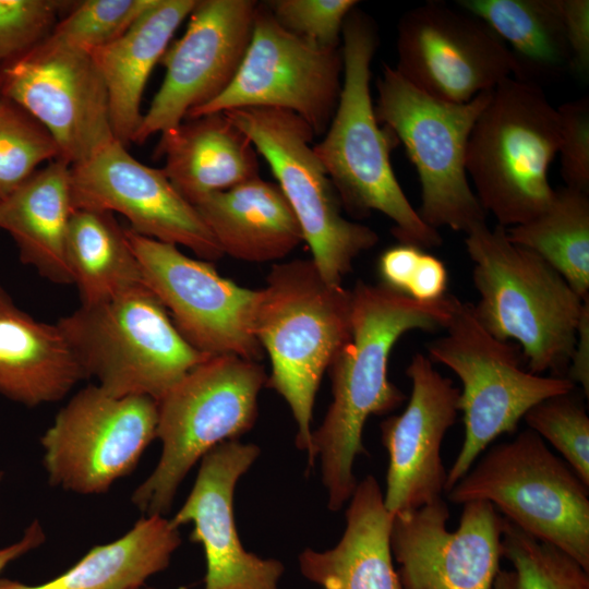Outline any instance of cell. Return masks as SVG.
<instances>
[{
	"mask_svg": "<svg viewBox=\"0 0 589 589\" xmlns=\"http://www.w3.org/2000/svg\"><path fill=\"white\" fill-rule=\"evenodd\" d=\"M196 2L155 0L122 36L91 52L107 88L113 135L124 146L133 142L141 124L148 76Z\"/></svg>",
	"mask_w": 589,
	"mask_h": 589,
	"instance_id": "484cf974",
	"label": "cell"
},
{
	"mask_svg": "<svg viewBox=\"0 0 589 589\" xmlns=\"http://www.w3.org/2000/svg\"><path fill=\"white\" fill-rule=\"evenodd\" d=\"M561 134L557 154L565 187L589 193V98L557 107Z\"/></svg>",
	"mask_w": 589,
	"mask_h": 589,
	"instance_id": "74e56055",
	"label": "cell"
},
{
	"mask_svg": "<svg viewBox=\"0 0 589 589\" xmlns=\"http://www.w3.org/2000/svg\"><path fill=\"white\" fill-rule=\"evenodd\" d=\"M260 452L255 444L238 440L211 449L200 460L185 502L170 519L177 528L193 524L190 540L203 546L206 561L204 589H279L283 563L245 551L235 520L236 485Z\"/></svg>",
	"mask_w": 589,
	"mask_h": 589,
	"instance_id": "ffe728a7",
	"label": "cell"
},
{
	"mask_svg": "<svg viewBox=\"0 0 589 589\" xmlns=\"http://www.w3.org/2000/svg\"><path fill=\"white\" fill-rule=\"evenodd\" d=\"M509 49L513 77L542 86L570 72V51L558 0H458Z\"/></svg>",
	"mask_w": 589,
	"mask_h": 589,
	"instance_id": "f1b7e54d",
	"label": "cell"
},
{
	"mask_svg": "<svg viewBox=\"0 0 589 589\" xmlns=\"http://www.w3.org/2000/svg\"><path fill=\"white\" fill-rule=\"evenodd\" d=\"M254 335L271 359L267 385L288 404L308 454L315 395L351 335V290L326 283L311 259L274 264L259 289Z\"/></svg>",
	"mask_w": 589,
	"mask_h": 589,
	"instance_id": "277c9868",
	"label": "cell"
},
{
	"mask_svg": "<svg viewBox=\"0 0 589 589\" xmlns=\"http://www.w3.org/2000/svg\"><path fill=\"white\" fill-rule=\"evenodd\" d=\"M2 476H3V473H2V472H0V482H1V480H2Z\"/></svg>",
	"mask_w": 589,
	"mask_h": 589,
	"instance_id": "f6af8a7d",
	"label": "cell"
},
{
	"mask_svg": "<svg viewBox=\"0 0 589 589\" xmlns=\"http://www.w3.org/2000/svg\"><path fill=\"white\" fill-rule=\"evenodd\" d=\"M573 392L543 399L530 408L524 419L589 486V417Z\"/></svg>",
	"mask_w": 589,
	"mask_h": 589,
	"instance_id": "e575fe53",
	"label": "cell"
},
{
	"mask_svg": "<svg viewBox=\"0 0 589 589\" xmlns=\"http://www.w3.org/2000/svg\"><path fill=\"white\" fill-rule=\"evenodd\" d=\"M125 233L145 285L195 350L205 356L235 354L254 361L262 358L263 349L253 330L259 290L223 277L211 262L190 257L178 245L130 228Z\"/></svg>",
	"mask_w": 589,
	"mask_h": 589,
	"instance_id": "5bb4252c",
	"label": "cell"
},
{
	"mask_svg": "<svg viewBox=\"0 0 589 589\" xmlns=\"http://www.w3.org/2000/svg\"><path fill=\"white\" fill-rule=\"evenodd\" d=\"M560 134L557 108L542 86L509 76L491 91L469 136L466 170L497 225L525 224L549 205Z\"/></svg>",
	"mask_w": 589,
	"mask_h": 589,
	"instance_id": "5b68a950",
	"label": "cell"
},
{
	"mask_svg": "<svg viewBox=\"0 0 589 589\" xmlns=\"http://www.w3.org/2000/svg\"><path fill=\"white\" fill-rule=\"evenodd\" d=\"M58 326L85 378L116 397L163 398L206 357L178 332L168 311L146 285L110 300L82 305Z\"/></svg>",
	"mask_w": 589,
	"mask_h": 589,
	"instance_id": "52a82bcc",
	"label": "cell"
},
{
	"mask_svg": "<svg viewBox=\"0 0 589 589\" xmlns=\"http://www.w3.org/2000/svg\"><path fill=\"white\" fill-rule=\"evenodd\" d=\"M447 497L460 505L492 503L508 521L589 572V486L532 430L492 446Z\"/></svg>",
	"mask_w": 589,
	"mask_h": 589,
	"instance_id": "ba28073f",
	"label": "cell"
},
{
	"mask_svg": "<svg viewBox=\"0 0 589 589\" xmlns=\"http://www.w3.org/2000/svg\"><path fill=\"white\" fill-rule=\"evenodd\" d=\"M266 383L259 361L235 354L208 356L190 370L157 401L161 454L132 493L133 505L144 516L167 515L193 466L218 444L252 429Z\"/></svg>",
	"mask_w": 589,
	"mask_h": 589,
	"instance_id": "8992f818",
	"label": "cell"
},
{
	"mask_svg": "<svg viewBox=\"0 0 589 589\" xmlns=\"http://www.w3.org/2000/svg\"><path fill=\"white\" fill-rule=\"evenodd\" d=\"M58 0H0V65L24 55L48 37L62 9Z\"/></svg>",
	"mask_w": 589,
	"mask_h": 589,
	"instance_id": "d590c367",
	"label": "cell"
},
{
	"mask_svg": "<svg viewBox=\"0 0 589 589\" xmlns=\"http://www.w3.org/2000/svg\"><path fill=\"white\" fill-rule=\"evenodd\" d=\"M71 182L76 208L121 214L134 232L185 247L204 261L224 256L195 207L163 170L140 163L118 141L71 166Z\"/></svg>",
	"mask_w": 589,
	"mask_h": 589,
	"instance_id": "d6986e66",
	"label": "cell"
},
{
	"mask_svg": "<svg viewBox=\"0 0 589 589\" xmlns=\"http://www.w3.org/2000/svg\"><path fill=\"white\" fill-rule=\"evenodd\" d=\"M465 245L479 323L498 340H517L530 372L566 377L585 299L541 256L513 243L501 225L476 226Z\"/></svg>",
	"mask_w": 589,
	"mask_h": 589,
	"instance_id": "3957f363",
	"label": "cell"
},
{
	"mask_svg": "<svg viewBox=\"0 0 589 589\" xmlns=\"http://www.w3.org/2000/svg\"><path fill=\"white\" fill-rule=\"evenodd\" d=\"M2 95H1V91H0V99H1Z\"/></svg>",
	"mask_w": 589,
	"mask_h": 589,
	"instance_id": "7dc6e473",
	"label": "cell"
},
{
	"mask_svg": "<svg viewBox=\"0 0 589 589\" xmlns=\"http://www.w3.org/2000/svg\"><path fill=\"white\" fill-rule=\"evenodd\" d=\"M378 43L375 21L356 7L342 27L338 104L313 149L349 214L363 218L380 212L394 223L392 233L400 243L423 250L440 247L441 235L421 219L394 173L390 152L399 142L375 117L370 82Z\"/></svg>",
	"mask_w": 589,
	"mask_h": 589,
	"instance_id": "7a4b0ae2",
	"label": "cell"
},
{
	"mask_svg": "<svg viewBox=\"0 0 589 589\" xmlns=\"http://www.w3.org/2000/svg\"><path fill=\"white\" fill-rule=\"evenodd\" d=\"M502 556L514 567V589H589V572L575 558L506 518Z\"/></svg>",
	"mask_w": 589,
	"mask_h": 589,
	"instance_id": "d6a6232c",
	"label": "cell"
},
{
	"mask_svg": "<svg viewBox=\"0 0 589 589\" xmlns=\"http://www.w3.org/2000/svg\"><path fill=\"white\" fill-rule=\"evenodd\" d=\"M158 402L148 396L116 397L97 384L79 390L40 438L51 485L100 494L136 467L156 438Z\"/></svg>",
	"mask_w": 589,
	"mask_h": 589,
	"instance_id": "7c38bea8",
	"label": "cell"
},
{
	"mask_svg": "<svg viewBox=\"0 0 589 589\" xmlns=\"http://www.w3.org/2000/svg\"><path fill=\"white\" fill-rule=\"evenodd\" d=\"M396 71L424 94L465 104L514 76L515 60L479 17L442 1L407 11L397 27Z\"/></svg>",
	"mask_w": 589,
	"mask_h": 589,
	"instance_id": "2e32d148",
	"label": "cell"
},
{
	"mask_svg": "<svg viewBox=\"0 0 589 589\" xmlns=\"http://www.w3.org/2000/svg\"><path fill=\"white\" fill-rule=\"evenodd\" d=\"M74 208L71 166L61 159L0 202V229L13 239L20 261L57 285H72L65 242Z\"/></svg>",
	"mask_w": 589,
	"mask_h": 589,
	"instance_id": "4316f807",
	"label": "cell"
},
{
	"mask_svg": "<svg viewBox=\"0 0 589 589\" xmlns=\"http://www.w3.org/2000/svg\"><path fill=\"white\" fill-rule=\"evenodd\" d=\"M358 3L356 0H274L266 5L287 31L323 47L338 48L345 20Z\"/></svg>",
	"mask_w": 589,
	"mask_h": 589,
	"instance_id": "8d00e7d4",
	"label": "cell"
},
{
	"mask_svg": "<svg viewBox=\"0 0 589 589\" xmlns=\"http://www.w3.org/2000/svg\"><path fill=\"white\" fill-rule=\"evenodd\" d=\"M224 255L264 263L291 253L303 235L278 184L256 177L193 205Z\"/></svg>",
	"mask_w": 589,
	"mask_h": 589,
	"instance_id": "d4e9b609",
	"label": "cell"
},
{
	"mask_svg": "<svg viewBox=\"0 0 589 589\" xmlns=\"http://www.w3.org/2000/svg\"><path fill=\"white\" fill-rule=\"evenodd\" d=\"M137 589H153V588H144V587H141V588H137Z\"/></svg>",
	"mask_w": 589,
	"mask_h": 589,
	"instance_id": "bcb514c9",
	"label": "cell"
},
{
	"mask_svg": "<svg viewBox=\"0 0 589 589\" xmlns=\"http://www.w3.org/2000/svg\"><path fill=\"white\" fill-rule=\"evenodd\" d=\"M570 51V72L585 79L589 74V1L558 0Z\"/></svg>",
	"mask_w": 589,
	"mask_h": 589,
	"instance_id": "f35d334b",
	"label": "cell"
},
{
	"mask_svg": "<svg viewBox=\"0 0 589 589\" xmlns=\"http://www.w3.org/2000/svg\"><path fill=\"white\" fill-rule=\"evenodd\" d=\"M448 274L444 263L423 251L407 296L420 302H433L445 297Z\"/></svg>",
	"mask_w": 589,
	"mask_h": 589,
	"instance_id": "60d3db41",
	"label": "cell"
},
{
	"mask_svg": "<svg viewBox=\"0 0 589 589\" xmlns=\"http://www.w3.org/2000/svg\"><path fill=\"white\" fill-rule=\"evenodd\" d=\"M441 497L393 516L390 550L402 589H493L505 518L488 501L462 504L456 530Z\"/></svg>",
	"mask_w": 589,
	"mask_h": 589,
	"instance_id": "ac0fdd59",
	"label": "cell"
},
{
	"mask_svg": "<svg viewBox=\"0 0 589 589\" xmlns=\"http://www.w3.org/2000/svg\"><path fill=\"white\" fill-rule=\"evenodd\" d=\"M0 91L45 127L70 166L117 141L107 88L89 52L45 38L0 65Z\"/></svg>",
	"mask_w": 589,
	"mask_h": 589,
	"instance_id": "9a60e30c",
	"label": "cell"
},
{
	"mask_svg": "<svg viewBox=\"0 0 589 589\" xmlns=\"http://www.w3.org/2000/svg\"><path fill=\"white\" fill-rule=\"evenodd\" d=\"M376 120L392 130L414 165L421 185V219L430 227L469 232L486 223L468 180L466 153L473 124L491 91L465 104L433 98L384 64L376 81Z\"/></svg>",
	"mask_w": 589,
	"mask_h": 589,
	"instance_id": "30bf717a",
	"label": "cell"
},
{
	"mask_svg": "<svg viewBox=\"0 0 589 589\" xmlns=\"http://www.w3.org/2000/svg\"><path fill=\"white\" fill-rule=\"evenodd\" d=\"M57 143L32 115L0 99V202L26 182L44 161L59 159Z\"/></svg>",
	"mask_w": 589,
	"mask_h": 589,
	"instance_id": "1f68e13d",
	"label": "cell"
},
{
	"mask_svg": "<svg viewBox=\"0 0 589 589\" xmlns=\"http://www.w3.org/2000/svg\"><path fill=\"white\" fill-rule=\"evenodd\" d=\"M65 252L82 305L100 303L145 285L125 229L110 212L75 207Z\"/></svg>",
	"mask_w": 589,
	"mask_h": 589,
	"instance_id": "f546056e",
	"label": "cell"
},
{
	"mask_svg": "<svg viewBox=\"0 0 589 589\" xmlns=\"http://www.w3.org/2000/svg\"><path fill=\"white\" fill-rule=\"evenodd\" d=\"M423 249L400 243L385 250L378 260L382 284L407 296Z\"/></svg>",
	"mask_w": 589,
	"mask_h": 589,
	"instance_id": "ab89813d",
	"label": "cell"
},
{
	"mask_svg": "<svg viewBox=\"0 0 589 589\" xmlns=\"http://www.w3.org/2000/svg\"><path fill=\"white\" fill-rule=\"evenodd\" d=\"M412 389L405 410L381 423L388 454L384 504L392 516L442 497L447 471L441 458L445 434L459 411L460 389L416 353L407 370Z\"/></svg>",
	"mask_w": 589,
	"mask_h": 589,
	"instance_id": "44dd1931",
	"label": "cell"
},
{
	"mask_svg": "<svg viewBox=\"0 0 589 589\" xmlns=\"http://www.w3.org/2000/svg\"><path fill=\"white\" fill-rule=\"evenodd\" d=\"M457 301L446 294L420 302L384 284L362 280L351 290V335L329 366L333 401L312 431L308 454L310 467L320 457L330 510H339L358 484L353 464L368 455L362 442L368 418L386 414L406 399L387 377L394 345L412 329H445Z\"/></svg>",
	"mask_w": 589,
	"mask_h": 589,
	"instance_id": "6da1fadb",
	"label": "cell"
},
{
	"mask_svg": "<svg viewBox=\"0 0 589 589\" xmlns=\"http://www.w3.org/2000/svg\"><path fill=\"white\" fill-rule=\"evenodd\" d=\"M83 378L58 324L34 318L0 285V395L36 407L61 400Z\"/></svg>",
	"mask_w": 589,
	"mask_h": 589,
	"instance_id": "cb8c5ba5",
	"label": "cell"
},
{
	"mask_svg": "<svg viewBox=\"0 0 589 589\" xmlns=\"http://www.w3.org/2000/svg\"><path fill=\"white\" fill-rule=\"evenodd\" d=\"M445 330L426 349L430 360L449 368L462 385L458 408L464 413L465 438L447 471V493L495 438L516 431L530 408L576 385L567 377L522 370L520 348L489 334L472 303L458 299Z\"/></svg>",
	"mask_w": 589,
	"mask_h": 589,
	"instance_id": "9c48e42d",
	"label": "cell"
},
{
	"mask_svg": "<svg viewBox=\"0 0 589 589\" xmlns=\"http://www.w3.org/2000/svg\"><path fill=\"white\" fill-rule=\"evenodd\" d=\"M155 0H85L58 21L48 39L92 52L122 36Z\"/></svg>",
	"mask_w": 589,
	"mask_h": 589,
	"instance_id": "836d02e7",
	"label": "cell"
},
{
	"mask_svg": "<svg viewBox=\"0 0 589 589\" xmlns=\"http://www.w3.org/2000/svg\"><path fill=\"white\" fill-rule=\"evenodd\" d=\"M567 378L579 384L589 396V297L585 299L575 348L567 369Z\"/></svg>",
	"mask_w": 589,
	"mask_h": 589,
	"instance_id": "b9f144b4",
	"label": "cell"
},
{
	"mask_svg": "<svg viewBox=\"0 0 589 589\" xmlns=\"http://www.w3.org/2000/svg\"><path fill=\"white\" fill-rule=\"evenodd\" d=\"M493 589H514L513 572L500 570L494 580Z\"/></svg>",
	"mask_w": 589,
	"mask_h": 589,
	"instance_id": "ee69618b",
	"label": "cell"
},
{
	"mask_svg": "<svg viewBox=\"0 0 589 589\" xmlns=\"http://www.w3.org/2000/svg\"><path fill=\"white\" fill-rule=\"evenodd\" d=\"M341 46L323 47L284 28L266 4L255 10L251 41L230 85L187 118L245 107L289 110L315 136L335 113L342 84Z\"/></svg>",
	"mask_w": 589,
	"mask_h": 589,
	"instance_id": "4fadbf2b",
	"label": "cell"
},
{
	"mask_svg": "<svg viewBox=\"0 0 589 589\" xmlns=\"http://www.w3.org/2000/svg\"><path fill=\"white\" fill-rule=\"evenodd\" d=\"M392 521L378 482L366 476L349 500L340 540L326 551H302L301 574L322 589H402L393 565Z\"/></svg>",
	"mask_w": 589,
	"mask_h": 589,
	"instance_id": "603a6c76",
	"label": "cell"
},
{
	"mask_svg": "<svg viewBox=\"0 0 589 589\" xmlns=\"http://www.w3.org/2000/svg\"><path fill=\"white\" fill-rule=\"evenodd\" d=\"M224 112L271 167L323 279L340 286L354 259L373 248L378 236L344 217L334 184L311 145L313 130L298 115L280 108L245 107Z\"/></svg>",
	"mask_w": 589,
	"mask_h": 589,
	"instance_id": "8fae6325",
	"label": "cell"
},
{
	"mask_svg": "<svg viewBox=\"0 0 589 589\" xmlns=\"http://www.w3.org/2000/svg\"><path fill=\"white\" fill-rule=\"evenodd\" d=\"M257 4L254 0H197L184 34L159 61L166 74L133 143L143 144L176 128L230 85L251 41Z\"/></svg>",
	"mask_w": 589,
	"mask_h": 589,
	"instance_id": "e0dca14e",
	"label": "cell"
},
{
	"mask_svg": "<svg viewBox=\"0 0 589 589\" xmlns=\"http://www.w3.org/2000/svg\"><path fill=\"white\" fill-rule=\"evenodd\" d=\"M46 540L41 525L35 520L16 542L0 548V574L13 561L40 546Z\"/></svg>",
	"mask_w": 589,
	"mask_h": 589,
	"instance_id": "7bdbcfd3",
	"label": "cell"
},
{
	"mask_svg": "<svg viewBox=\"0 0 589 589\" xmlns=\"http://www.w3.org/2000/svg\"><path fill=\"white\" fill-rule=\"evenodd\" d=\"M156 155L172 187L190 204L260 177L259 154L225 112L185 118L160 133Z\"/></svg>",
	"mask_w": 589,
	"mask_h": 589,
	"instance_id": "7402d4cb",
	"label": "cell"
},
{
	"mask_svg": "<svg viewBox=\"0 0 589 589\" xmlns=\"http://www.w3.org/2000/svg\"><path fill=\"white\" fill-rule=\"evenodd\" d=\"M509 240L555 268L581 298L589 297V193L564 187L529 221L506 228Z\"/></svg>",
	"mask_w": 589,
	"mask_h": 589,
	"instance_id": "4dcf8cb0",
	"label": "cell"
},
{
	"mask_svg": "<svg viewBox=\"0 0 589 589\" xmlns=\"http://www.w3.org/2000/svg\"><path fill=\"white\" fill-rule=\"evenodd\" d=\"M181 541L170 519L143 516L122 537L92 548L56 578L33 586L0 577V589H137L169 566Z\"/></svg>",
	"mask_w": 589,
	"mask_h": 589,
	"instance_id": "83f0119b",
	"label": "cell"
}]
</instances>
